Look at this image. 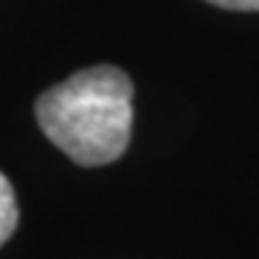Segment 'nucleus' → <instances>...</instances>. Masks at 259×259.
Returning a JSON list of instances; mask_svg holds the SVG:
<instances>
[{
    "mask_svg": "<svg viewBox=\"0 0 259 259\" xmlns=\"http://www.w3.org/2000/svg\"><path fill=\"white\" fill-rule=\"evenodd\" d=\"M35 115L44 136L75 164H110L133 136V81L118 66H90L49 87Z\"/></svg>",
    "mask_w": 259,
    "mask_h": 259,
    "instance_id": "nucleus-1",
    "label": "nucleus"
},
{
    "mask_svg": "<svg viewBox=\"0 0 259 259\" xmlns=\"http://www.w3.org/2000/svg\"><path fill=\"white\" fill-rule=\"evenodd\" d=\"M18 219H20V210H18L15 190H12V182L0 173V245L9 242V236L18 228Z\"/></svg>",
    "mask_w": 259,
    "mask_h": 259,
    "instance_id": "nucleus-2",
    "label": "nucleus"
},
{
    "mask_svg": "<svg viewBox=\"0 0 259 259\" xmlns=\"http://www.w3.org/2000/svg\"><path fill=\"white\" fill-rule=\"evenodd\" d=\"M213 6H222V9H233V12H259V0H207Z\"/></svg>",
    "mask_w": 259,
    "mask_h": 259,
    "instance_id": "nucleus-3",
    "label": "nucleus"
}]
</instances>
